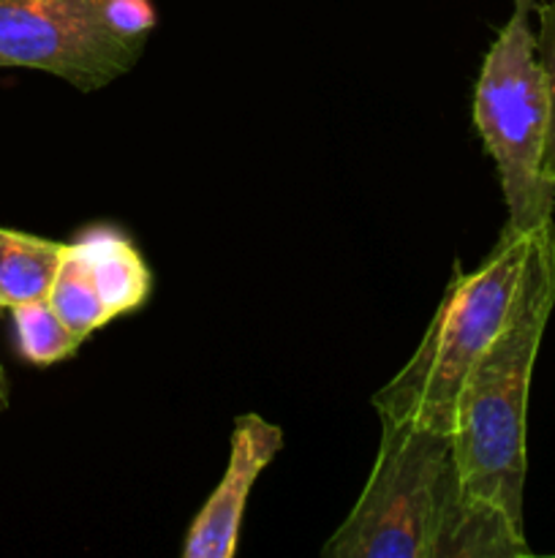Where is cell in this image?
Here are the masks:
<instances>
[{"label":"cell","mask_w":555,"mask_h":558,"mask_svg":"<svg viewBox=\"0 0 555 558\" xmlns=\"http://www.w3.org/2000/svg\"><path fill=\"white\" fill-rule=\"evenodd\" d=\"M555 308V223L531 234L509 322L462 385L452 425V461L462 490L522 523L528 474V396Z\"/></svg>","instance_id":"obj_1"},{"label":"cell","mask_w":555,"mask_h":558,"mask_svg":"<svg viewBox=\"0 0 555 558\" xmlns=\"http://www.w3.org/2000/svg\"><path fill=\"white\" fill-rule=\"evenodd\" d=\"M533 232L504 229L477 270L455 267L417 352L373 396L381 420L452 434L462 385L515 308Z\"/></svg>","instance_id":"obj_2"},{"label":"cell","mask_w":555,"mask_h":558,"mask_svg":"<svg viewBox=\"0 0 555 558\" xmlns=\"http://www.w3.org/2000/svg\"><path fill=\"white\" fill-rule=\"evenodd\" d=\"M533 0H515V11L484 54L473 87V125L498 169L506 227L533 232L553 221L555 185L544 174L550 101L528 14Z\"/></svg>","instance_id":"obj_3"},{"label":"cell","mask_w":555,"mask_h":558,"mask_svg":"<svg viewBox=\"0 0 555 558\" xmlns=\"http://www.w3.org/2000/svg\"><path fill=\"white\" fill-rule=\"evenodd\" d=\"M452 463L449 434L381 420L373 469L324 558H428L439 490Z\"/></svg>","instance_id":"obj_4"},{"label":"cell","mask_w":555,"mask_h":558,"mask_svg":"<svg viewBox=\"0 0 555 558\" xmlns=\"http://www.w3.org/2000/svg\"><path fill=\"white\" fill-rule=\"evenodd\" d=\"M147 41L114 31L107 0H0V69H36L101 90L134 69Z\"/></svg>","instance_id":"obj_5"},{"label":"cell","mask_w":555,"mask_h":558,"mask_svg":"<svg viewBox=\"0 0 555 558\" xmlns=\"http://www.w3.org/2000/svg\"><path fill=\"white\" fill-rule=\"evenodd\" d=\"M283 447V428L261 414L234 420L223 477L196 512L183 539V558H232L239 548V526L250 490Z\"/></svg>","instance_id":"obj_6"},{"label":"cell","mask_w":555,"mask_h":558,"mask_svg":"<svg viewBox=\"0 0 555 558\" xmlns=\"http://www.w3.org/2000/svg\"><path fill=\"white\" fill-rule=\"evenodd\" d=\"M531 554L526 529L493 501L462 490L455 461L439 490L428 558H520Z\"/></svg>","instance_id":"obj_7"},{"label":"cell","mask_w":555,"mask_h":558,"mask_svg":"<svg viewBox=\"0 0 555 558\" xmlns=\"http://www.w3.org/2000/svg\"><path fill=\"white\" fill-rule=\"evenodd\" d=\"M101 298L107 314L114 319L134 314L150 298V267L125 232L114 227H87L74 243H69Z\"/></svg>","instance_id":"obj_8"},{"label":"cell","mask_w":555,"mask_h":558,"mask_svg":"<svg viewBox=\"0 0 555 558\" xmlns=\"http://www.w3.org/2000/svg\"><path fill=\"white\" fill-rule=\"evenodd\" d=\"M65 243L0 227V308L49 294Z\"/></svg>","instance_id":"obj_9"},{"label":"cell","mask_w":555,"mask_h":558,"mask_svg":"<svg viewBox=\"0 0 555 558\" xmlns=\"http://www.w3.org/2000/svg\"><path fill=\"white\" fill-rule=\"evenodd\" d=\"M47 300L54 308V314L63 319V325L82 343L92 332L101 330V327L112 325V316L107 314L96 287H92L90 272H87V267L82 265V259L74 254V248L69 243H65V254L60 259L58 272H54V281L49 287Z\"/></svg>","instance_id":"obj_10"},{"label":"cell","mask_w":555,"mask_h":558,"mask_svg":"<svg viewBox=\"0 0 555 558\" xmlns=\"http://www.w3.org/2000/svg\"><path fill=\"white\" fill-rule=\"evenodd\" d=\"M11 319H14L16 352L36 368H49L79 352L82 341L63 325L47 298L14 305Z\"/></svg>","instance_id":"obj_11"},{"label":"cell","mask_w":555,"mask_h":558,"mask_svg":"<svg viewBox=\"0 0 555 558\" xmlns=\"http://www.w3.org/2000/svg\"><path fill=\"white\" fill-rule=\"evenodd\" d=\"M539 63L544 71V85H547L550 101V125H547V147H544V174L555 185V0L539 5V33H536Z\"/></svg>","instance_id":"obj_12"},{"label":"cell","mask_w":555,"mask_h":558,"mask_svg":"<svg viewBox=\"0 0 555 558\" xmlns=\"http://www.w3.org/2000/svg\"><path fill=\"white\" fill-rule=\"evenodd\" d=\"M107 20L123 36L147 41L156 27V9L150 0H107Z\"/></svg>","instance_id":"obj_13"},{"label":"cell","mask_w":555,"mask_h":558,"mask_svg":"<svg viewBox=\"0 0 555 558\" xmlns=\"http://www.w3.org/2000/svg\"><path fill=\"white\" fill-rule=\"evenodd\" d=\"M9 409V379H5V371L0 365V414Z\"/></svg>","instance_id":"obj_14"}]
</instances>
